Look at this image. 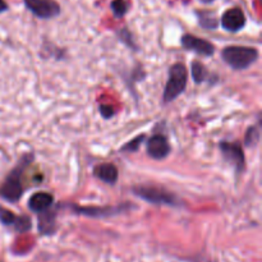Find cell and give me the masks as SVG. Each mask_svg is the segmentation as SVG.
<instances>
[{
	"mask_svg": "<svg viewBox=\"0 0 262 262\" xmlns=\"http://www.w3.org/2000/svg\"><path fill=\"white\" fill-rule=\"evenodd\" d=\"M74 212L91 217H102L109 216V215H115L120 211V207H81L73 206L72 207Z\"/></svg>",
	"mask_w": 262,
	"mask_h": 262,
	"instance_id": "obj_13",
	"label": "cell"
},
{
	"mask_svg": "<svg viewBox=\"0 0 262 262\" xmlns=\"http://www.w3.org/2000/svg\"><path fill=\"white\" fill-rule=\"evenodd\" d=\"M26 8L41 19H50L60 13V7L55 0H23Z\"/></svg>",
	"mask_w": 262,
	"mask_h": 262,
	"instance_id": "obj_5",
	"label": "cell"
},
{
	"mask_svg": "<svg viewBox=\"0 0 262 262\" xmlns=\"http://www.w3.org/2000/svg\"><path fill=\"white\" fill-rule=\"evenodd\" d=\"M133 193L140 199L154 205H166V206H181V200L171 192L158 187L138 186L133 188Z\"/></svg>",
	"mask_w": 262,
	"mask_h": 262,
	"instance_id": "obj_4",
	"label": "cell"
},
{
	"mask_svg": "<svg viewBox=\"0 0 262 262\" xmlns=\"http://www.w3.org/2000/svg\"><path fill=\"white\" fill-rule=\"evenodd\" d=\"M143 140H145V135L138 136V137H136L135 140H132L130 142H128L127 145L123 146L122 151H128V152H136V151L140 148L141 143H142Z\"/></svg>",
	"mask_w": 262,
	"mask_h": 262,
	"instance_id": "obj_18",
	"label": "cell"
},
{
	"mask_svg": "<svg viewBox=\"0 0 262 262\" xmlns=\"http://www.w3.org/2000/svg\"><path fill=\"white\" fill-rule=\"evenodd\" d=\"M220 150L224 158L229 163L234 165L237 173H242L245 170V152L242 150V146L239 143H230V142H222L220 143Z\"/></svg>",
	"mask_w": 262,
	"mask_h": 262,
	"instance_id": "obj_6",
	"label": "cell"
},
{
	"mask_svg": "<svg viewBox=\"0 0 262 262\" xmlns=\"http://www.w3.org/2000/svg\"><path fill=\"white\" fill-rule=\"evenodd\" d=\"M100 114H101L102 118H105V119H109V118L114 117L115 112L110 105H100Z\"/></svg>",
	"mask_w": 262,
	"mask_h": 262,
	"instance_id": "obj_20",
	"label": "cell"
},
{
	"mask_svg": "<svg viewBox=\"0 0 262 262\" xmlns=\"http://www.w3.org/2000/svg\"><path fill=\"white\" fill-rule=\"evenodd\" d=\"M258 141H260V130L256 127H251L250 129H248V132L246 133L245 145L251 147V146L257 145Z\"/></svg>",
	"mask_w": 262,
	"mask_h": 262,
	"instance_id": "obj_17",
	"label": "cell"
},
{
	"mask_svg": "<svg viewBox=\"0 0 262 262\" xmlns=\"http://www.w3.org/2000/svg\"><path fill=\"white\" fill-rule=\"evenodd\" d=\"M197 17H199L200 26L204 28H207V30H215V28L219 26L216 17H215L212 13H209V12L197 13Z\"/></svg>",
	"mask_w": 262,
	"mask_h": 262,
	"instance_id": "obj_15",
	"label": "cell"
},
{
	"mask_svg": "<svg viewBox=\"0 0 262 262\" xmlns=\"http://www.w3.org/2000/svg\"><path fill=\"white\" fill-rule=\"evenodd\" d=\"M110 8H112L115 17L122 18L127 14L128 9H129V3H128V0H113Z\"/></svg>",
	"mask_w": 262,
	"mask_h": 262,
	"instance_id": "obj_16",
	"label": "cell"
},
{
	"mask_svg": "<svg viewBox=\"0 0 262 262\" xmlns=\"http://www.w3.org/2000/svg\"><path fill=\"white\" fill-rule=\"evenodd\" d=\"M33 154H26L22 156L19 163L17 164L14 169L9 173V176L5 178L0 187V196L8 202H17L19 201L23 194V186H22V176L23 171L26 170L28 165L33 161Z\"/></svg>",
	"mask_w": 262,
	"mask_h": 262,
	"instance_id": "obj_1",
	"label": "cell"
},
{
	"mask_svg": "<svg viewBox=\"0 0 262 262\" xmlns=\"http://www.w3.org/2000/svg\"><path fill=\"white\" fill-rule=\"evenodd\" d=\"M0 222L4 225H12L15 228V230L19 233L27 232L32 227V223L28 216H15L12 211L0 207Z\"/></svg>",
	"mask_w": 262,
	"mask_h": 262,
	"instance_id": "obj_10",
	"label": "cell"
},
{
	"mask_svg": "<svg viewBox=\"0 0 262 262\" xmlns=\"http://www.w3.org/2000/svg\"><path fill=\"white\" fill-rule=\"evenodd\" d=\"M188 82V71L186 66L182 63H177L169 69L168 82H166L165 90H164V102L169 104L173 102L177 97L181 96L184 92Z\"/></svg>",
	"mask_w": 262,
	"mask_h": 262,
	"instance_id": "obj_3",
	"label": "cell"
},
{
	"mask_svg": "<svg viewBox=\"0 0 262 262\" xmlns=\"http://www.w3.org/2000/svg\"><path fill=\"white\" fill-rule=\"evenodd\" d=\"M182 45L187 50L194 51V53L204 56H211L215 53V46L210 41L205 40V38H200L197 36L189 35V33L182 37Z\"/></svg>",
	"mask_w": 262,
	"mask_h": 262,
	"instance_id": "obj_9",
	"label": "cell"
},
{
	"mask_svg": "<svg viewBox=\"0 0 262 262\" xmlns=\"http://www.w3.org/2000/svg\"><path fill=\"white\" fill-rule=\"evenodd\" d=\"M8 10V4L4 2V0H0V13Z\"/></svg>",
	"mask_w": 262,
	"mask_h": 262,
	"instance_id": "obj_21",
	"label": "cell"
},
{
	"mask_svg": "<svg viewBox=\"0 0 262 262\" xmlns=\"http://www.w3.org/2000/svg\"><path fill=\"white\" fill-rule=\"evenodd\" d=\"M220 23L228 32H239L246 26V15L241 8H230L222 15Z\"/></svg>",
	"mask_w": 262,
	"mask_h": 262,
	"instance_id": "obj_7",
	"label": "cell"
},
{
	"mask_svg": "<svg viewBox=\"0 0 262 262\" xmlns=\"http://www.w3.org/2000/svg\"><path fill=\"white\" fill-rule=\"evenodd\" d=\"M94 176L105 183L115 184L118 181V169L114 164H100L94 169Z\"/></svg>",
	"mask_w": 262,
	"mask_h": 262,
	"instance_id": "obj_12",
	"label": "cell"
},
{
	"mask_svg": "<svg viewBox=\"0 0 262 262\" xmlns=\"http://www.w3.org/2000/svg\"><path fill=\"white\" fill-rule=\"evenodd\" d=\"M53 204V194L48 193V192H37V193L32 194L28 200V207H30L31 211L36 212V214H42V212L50 210Z\"/></svg>",
	"mask_w": 262,
	"mask_h": 262,
	"instance_id": "obj_11",
	"label": "cell"
},
{
	"mask_svg": "<svg viewBox=\"0 0 262 262\" xmlns=\"http://www.w3.org/2000/svg\"><path fill=\"white\" fill-rule=\"evenodd\" d=\"M191 71H192L193 81L196 82V83H202V82L206 81L207 76H209V72H207L206 67L197 60H194L193 63H192Z\"/></svg>",
	"mask_w": 262,
	"mask_h": 262,
	"instance_id": "obj_14",
	"label": "cell"
},
{
	"mask_svg": "<svg viewBox=\"0 0 262 262\" xmlns=\"http://www.w3.org/2000/svg\"><path fill=\"white\" fill-rule=\"evenodd\" d=\"M118 35H119L120 40H122L123 42H125V45L129 46V48L137 49V46H136L135 42H133V41H132V35H130V32L127 30V28H124V30L119 31V32H118Z\"/></svg>",
	"mask_w": 262,
	"mask_h": 262,
	"instance_id": "obj_19",
	"label": "cell"
},
{
	"mask_svg": "<svg viewBox=\"0 0 262 262\" xmlns=\"http://www.w3.org/2000/svg\"><path fill=\"white\" fill-rule=\"evenodd\" d=\"M146 148L150 158L155 160H163L170 154V145L168 142V138L163 135H155L148 138L146 142Z\"/></svg>",
	"mask_w": 262,
	"mask_h": 262,
	"instance_id": "obj_8",
	"label": "cell"
},
{
	"mask_svg": "<svg viewBox=\"0 0 262 262\" xmlns=\"http://www.w3.org/2000/svg\"><path fill=\"white\" fill-rule=\"evenodd\" d=\"M200 2L205 3V4H210V3H212V2H214V0H200Z\"/></svg>",
	"mask_w": 262,
	"mask_h": 262,
	"instance_id": "obj_22",
	"label": "cell"
},
{
	"mask_svg": "<svg viewBox=\"0 0 262 262\" xmlns=\"http://www.w3.org/2000/svg\"><path fill=\"white\" fill-rule=\"evenodd\" d=\"M223 59L230 68L245 71L258 59L257 49L250 46H227L222 53Z\"/></svg>",
	"mask_w": 262,
	"mask_h": 262,
	"instance_id": "obj_2",
	"label": "cell"
}]
</instances>
